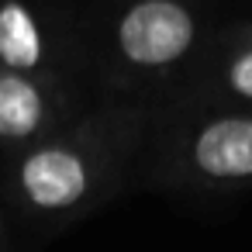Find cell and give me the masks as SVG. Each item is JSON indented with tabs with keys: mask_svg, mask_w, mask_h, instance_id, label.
I'll use <instances>...</instances> for the list:
<instances>
[{
	"mask_svg": "<svg viewBox=\"0 0 252 252\" xmlns=\"http://www.w3.org/2000/svg\"><path fill=\"white\" fill-rule=\"evenodd\" d=\"M152 107L131 97H107L83 107L49 138L0 159V207L42 238L97 214L135 183Z\"/></svg>",
	"mask_w": 252,
	"mask_h": 252,
	"instance_id": "6da1fadb",
	"label": "cell"
},
{
	"mask_svg": "<svg viewBox=\"0 0 252 252\" xmlns=\"http://www.w3.org/2000/svg\"><path fill=\"white\" fill-rule=\"evenodd\" d=\"M135 183L183 193H231L252 187V111L169 100L152 107V128Z\"/></svg>",
	"mask_w": 252,
	"mask_h": 252,
	"instance_id": "7a4b0ae2",
	"label": "cell"
},
{
	"mask_svg": "<svg viewBox=\"0 0 252 252\" xmlns=\"http://www.w3.org/2000/svg\"><path fill=\"white\" fill-rule=\"evenodd\" d=\"M211 35L214 28L197 0H125L104 35V80L131 100L169 80L183 87Z\"/></svg>",
	"mask_w": 252,
	"mask_h": 252,
	"instance_id": "3957f363",
	"label": "cell"
},
{
	"mask_svg": "<svg viewBox=\"0 0 252 252\" xmlns=\"http://www.w3.org/2000/svg\"><path fill=\"white\" fill-rule=\"evenodd\" d=\"M80 49L69 28L35 0H0V69L76 87Z\"/></svg>",
	"mask_w": 252,
	"mask_h": 252,
	"instance_id": "277c9868",
	"label": "cell"
},
{
	"mask_svg": "<svg viewBox=\"0 0 252 252\" xmlns=\"http://www.w3.org/2000/svg\"><path fill=\"white\" fill-rule=\"evenodd\" d=\"M87 104L76 87L0 69V159H7L73 121Z\"/></svg>",
	"mask_w": 252,
	"mask_h": 252,
	"instance_id": "5b68a950",
	"label": "cell"
},
{
	"mask_svg": "<svg viewBox=\"0 0 252 252\" xmlns=\"http://www.w3.org/2000/svg\"><path fill=\"white\" fill-rule=\"evenodd\" d=\"M173 100L252 111V25L214 28Z\"/></svg>",
	"mask_w": 252,
	"mask_h": 252,
	"instance_id": "8992f818",
	"label": "cell"
},
{
	"mask_svg": "<svg viewBox=\"0 0 252 252\" xmlns=\"http://www.w3.org/2000/svg\"><path fill=\"white\" fill-rule=\"evenodd\" d=\"M11 228H14V221L7 218L4 207H0V252H18V249H21V245L14 242V231H11Z\"/></svg>",
	"mask_w": 252,
	"mask_h": 252,
	"instance_id": "52a82bcc",
	"label": "cell"
},
{
	"mask_svg": "<svg viewBox=\"0 0 252 252\" xmlns=\"http://www.w3.org/2000/svg\"><path fill=\"white\" fill-rule=\"evenodd\" d=\"M18 252H35V249H28V245H21V249H18Z\"/></svg>",
	"mask_w": 252,
	"mask_h": 252,
	"instance_id": "ba28073f",
	"label": "cell"
}]
</instances>
